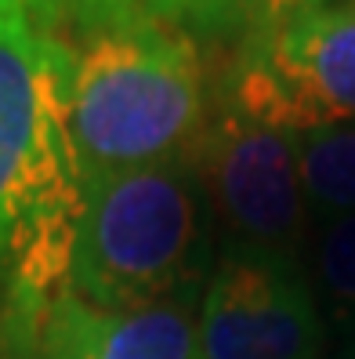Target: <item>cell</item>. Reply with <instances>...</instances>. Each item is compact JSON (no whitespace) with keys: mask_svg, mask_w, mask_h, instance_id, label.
I'll use <instances>...</instances> for the list:
<instances>
[{"mask_svg":"<svg viewBox=\"0 0 355 359\" xmlns=\"http://www.w3.org/2000/svg\"><path fill=\"white\" fill-rule=\"evenodd\" d=\"M66 91V40L0 15V341L22 352L69 294L83 215Z\"/></svg>","mask_w":355,"mask_h":359,"instance_id":"1","label":"cell"},{"mask_svg":"<svg viewBox=\"0 0 355 359\" xmlns=\"http://www.w3.org/2000/svg\"><path fill=\"white\" fill-rule=\"evenodd\" d=\"M69 48V135L83 182L189 163L214 105L189 29L145 15L62 36Z\"/></svg>","mask_w":355,"mask_h":359,"instance_id":"2","label":"cell"},{"mask_svg":"<svg viewBox=\"0 0 355 359\" xmlns=\"http://www.w3.org/2000/svg\"><path fill=\"white\" fill-rule=\"evenodd\" d=\"M211 222L193 160L88 182L69 294L95 309L181 302L203 276Z\"/></svg>","mask_w":355,"mask_h":359,"instance_id":"3","label":"cell"},{"mask_svg":"<svg viewBox=\"0 0 355 359\" xmlns=\"http://www.w3.org/2000/svg\"><path fill=\"white\" fill-rule=\"evenodd\" d=\"M221 102L283 135L355 123V0H323L239 36Z\"/></svg>","mask_w":355,"mask_h":359,"instance_id":"4","label":"cell"},{"mask_svg":"<svg viewBox=\"0 0 355 359\" xmlns=\"http://www.w3.org/2000/svg\"><path fill=\"white\" fill-rule=\"evenodd\" d=\"M211 215L232 236L228 250L298 258L308 203L298 167V138L214 105L193 156Z\"/></svg>","mask_w":355,"mask_h":359,"instance_id":"5","label":"cell"},{"mask_svg":"<svg viewBox=\"0 0 355 359\" xmlns=\"http://www.w3.org/2000/svg\"><path fill=\"white\" fill-rule=\"evenodd\" d=\"M323 323L298 258L225 250L203 287L196 359H319Z\"/></svg>","mask_w":355,"mask_h":359,"instance_id":"6","label":"cell"},{"mask_svg":"<svg viewBox=\"0 0 355 359\" xmlns=\"http://www.w3.org/2000/svg\"><path fill=\"white\" fill-rule=\"evenodd\" d=\"M36 359H196V316L189 302L145 309H95L66 294L33 345Z\"/></svg>","mask_w":355,"mask_h":359,"instance_id":"7","label":"cell"},{"mask_svg":"<svg viewBox=\"0 0 355 359\" xmlns=\"http://www.w3.org/2000/svg\"><path fill=\"white\" fill-rule=\"evenodd\" d=\"M308 215L319 222L355 215V123L298 138Z\"/></svg>","mask_w":355,"mask_h":359,"instance_id":"8","label":"cell"},{"mask_svg":"<svg viewBox=\"0 0 355 359\" xmlns=\"http://www.w3.org/2000/svg\"><path fill=\"white\" fill-rule=\"evenodd\" d=\"M0 15L22 18L48 36H69L109 18H127L120 0H0Z\"/></svg>","mask_w":355,"mask_h":359,"instance_id":"9","label":"cell"},{"mask_svg":"<svg viewBox=\"0 0 355 359\" xmlns=\"http://www.w3.org/2000/svg\"><path fill=\"white\" fill-rule=\"evenodd\" d=\"M316 280L333 305L355 312V215L323 222L316 243Z\"/></svg>","mask_w":355,"mask_h":359,"instance_id":"10","label":"cell"},{"mask_svg":"<svg viewBox=\"0 0 355 359\" xmlns=\"http://www.w3.org/2000/svg\"><path fill=\"white\" fill-rule=\"evenodd\" d=\"M323 0H196L189 33H250L272 18L301 11Z\"/></svg>","mask_w":355,"mask_h":359,"instance_id":"11","label":"cell"},{"mask_svg":"<svg viewBox=\"0 0 355 359\" xmlns=\"http://www.w3.org/2000/svg\"><path fill=\"white\" fill-rule=\"evenodd\" d=\"M120 4L131 15H145V18H156V22H171V26L189 29L196 0H120Z\"/></svg>","mask_w":355,"mask_h":359,"instance_id":"12","label":"cell"}]
</instances>
